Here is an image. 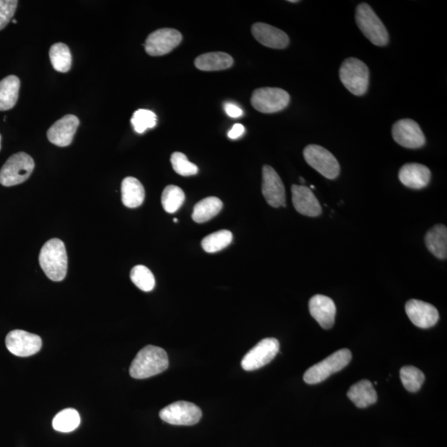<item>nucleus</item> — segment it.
Returning a JSON list of instances; mask_svg holds the SVG:
<instances>
[{
    "instance_id": "2",
    "label": "nucleus",
    "mask_w": 447,
    "mask_h": 447,
    "mask_svg": "<svg viewBox=\"0 0 447 447\" xmlns=\"http://www.w3.org/2000/svg\"><path fill=\"white\" fill-rule=\"evenodd\" d=\"M39 264L48 278L54 282H60L66 278L68 254L61 239H50L43 246L39 254Z\"/></svg>"
},
{
    "instance_id": "5",
    "label": "nucleus",
    "mask_w": 447,
    "mask_h": 447,
    "mask_svg": "<svg viewBox=\"0 0 447 447\" xmlns=\"http://www.w3.org/2000/svg\"><path fill=\"white\" fill-rule=\"evenodd\" d=\"M352 354L348 349H341L306 371L303 379L306 384H316L339 372L349 365Z\"/></svg>"
},
{
    "instance_id": "4",
    "label": "nucleus",
    "mask_w": 447,
    "mask_h": 447,
    "mask_svg": "<svg viewBox=\"0 0 447 447\" xmlns=\"http://www.w3.org/2000/svg\"><path fill=\"white\" fill-rule=\"evenodd\" d=\"M340 79L350 93L361 97L369 88L370 70L361 60L350 58L341 64Z\"/></svg>"
},
{
    "instance_id": "35",
    "label": "nucleus",
    "mask_w": 447,
    "mask_h": 447,
    "mask_svg": "<svg viewBox=\"0 0 447 447\" xmlns=\"http://www.w3.org/2000/svg\"><path fill=\"white\" fill-rule=\"evenodd\" d=\"M17 0H0V30L11 21L18 7Z\"/></svg>"
},
{
    "instance_id": "19",
    "label": "nucleus",
    "mask_w": 447,
    "mask_h": 447,
    "mask_svg": "<svg viewBox=\"0 0 447 447\" xmlns=\"http://www.w3.org/2000/svg\"><path fill=\"white\" fill-rule=\"evenodd\" d=\"M293 203L297 212L306 217H316L323 212L318 198L306 185H293Z\"/></svg>"
},
{
    "instance_id": "43",
    "label": "nucleus",
    "mask_w": 447,
    "mask_h": 447,
    "mask_svg": "<svg viewBox=\"0 0 447 447\" xmlns=\"http://www.w3.org/2000/svg\"><path fill=\"white\" fill-rule=\"evenodd\" d=\"M311 188L314 189L315 188L314 185H311Z\"/></svg>"
},
{
    "instance_id": "29",
    "label": "nucleus",
    "mask_w": 447,
    "mask_h": 447,
    "mask_svg": "<svg viewBox=\"0 0 447 447\" xmlns=\"http://www.w3.org/2000/svg\"><path fill=\"white\" fill-rule=\"evenodd\" d=\"M233 240V235L227 230H222L210 234L202 241L205 252L217 253L227 247Z\"/></svg>"
},
{
    "instance_id": "1",
    "label": "nucleus",
    "mask_w": 447,
    "mask_h": 447,
    "mask_svg": "<svg viewBox=\"0 0 447 447\" xmlns=\"http://www.w3.org/2000/svg\"><path fill=\"white\" fill-rule=\"evenodd\" d=\"M168 365V356L163 349L147 345L135 356L130 366L129 374L134 379H148L164 372Z\"/></svg>"
},
{
    "instance_id": "27",
    "label": "nucleus",
    "mask_w": 447,
    "mask_h": 447,
    "mask_svg": "<svg viewBox=\"0 0 447 447\" xmlns=\"http://www.w3.org/2000/svg\"><path fill=\"white\" fill-rule=\"evenodd\" d=\"M49 57L57 72L66 73L71 69L72 58L68 45L63 43L53 44L49 50Z\"/></svg>"
},
{
    "instance_id": "22",
    "label": "nucleus",
    "mask_w": 447,
    "mask_h": 447,
    "mask_svg": "<svg viewBox=\"0 0 447 447\" xmlns=\"http://www.w3.org/2000/svg\"><path fill=\"white\" fill-rule=\"evenodd\" d=\"M234 60L225 53H209L200 55L195 60V66L200 71L215 72L232 67Z\"/></svg>"
},
{
    "instance_id": "30",
    "label": "nucleus",
    "mask_w": 447,
    "mask_h": 447,
    "mask_svg": "<svg viewBox=\"0 0 447 447\" xmlns=\"http://www.w3.org/2000/svg\"><path fill=\"white\" fill-rule=\"evenodd\" d=\"M185 193L177 185H170L165 188L162 194V205L168 213H175L185 202Z\"/></svg>"
},
{
    "instance_id": "6",
    "label": "nucleus",
    "mask_w": 447,
    "mask_h": 447,
    "mask_svg": "<svg viewBox=\"0 0 447 447\" xmlns=\"http://www.w3.org/2000/svg\"><path fill=\"white\" fill-rule=\"evenodd\" d=\"M35 163L31 156L20 152L9 157L0 170V184L13 187L21 184L31 176Z\"/></svg>"
},
{
    "instance_id": "24",
    "label": "nucleus",
    "mask_w": 447,
    "mask_h": 447,
    "mask_svg": "<svg viewBox=\"0 0 447 447\" xmlns=\"http://www.w3.org/2000/svg\"><path fill=\"white\" fill-rule=\"evenodd\" d=\"M122 203L128 208H137L144 203L145 190L137 178L128 177L122 184Z\"/></svg>"
},
{
    "instance_id": "8",
    "label": "nucleus",
    "mask_w": 447,
    "mask_h": 447,
    "mask_svg": "<svg viewBox=\"0 0 447 447\" xmlns=\"http://www.w3.org/2000/svg\"><path fill=\"white\" fill-rule=\"evenodd\" d=\"M290 102V95L281 88L256 89L251 97L253 107L264 114L282 112Z\"/></svg>"
},
{
    "instance_id": "39",
    "label": "nucleus",
    "mask_w": 447,
    "mask_h": 447,
    "mask_svg": "<svg viewBox=\"0 0 447 447\" xmlns=\"http://www.w3.org/2000/svg\"><path fill=\"white\" fill-rule=\"evenodd\" d=\"M1 142H2V137H1V134H0V149H1Z\"/></svg>"
},
{
    "instance_id": "20",
    "label": "nucleus",
    "mask_w": 447,
    "mask_h": 447,
    "mask_svg": "<svg viewBox=\"0 0 447 447\" xmlns=\"http://www.w3.org/2000/svg\"><path fill=\"white\" fill-rule=\"evenodd\" d=\"M431 171L425 165L410 163L403 166L399 170L400 182L405 187L420 190L426 187L431 181Z\"/></svg>"
},
{
    "instance_id": "3",
    "label": "nucleus",
    "mask_w": 447,
    "mask_h": 447,
    "mask_svg": "<svg viewBox=\"0 0 447 447\" xmlns=\"http://www.w3.org/2000/svg\"><path fill=\"white\" fill-rule=\"evenodd\" d=\"M355 20L360 31L375 46L383 47L389 43V33L383 22L377 16L368 4L358 5L355 12Z\"/></svg>"
},
{
    "instance_id": "37",
    "label": "nucleus",
    "mask_w": 447,
    "mask_h": 447,
    "mask_svg": "<svg viewBox=\"0 0 447 447\" xmlns=\"http://www.w3.org/2000/svg\"><path fill=\"white\" fill-rule=\"evenodd\" d=\"M245 132L244 125L241 124H235L232 129L228 133V137L231 139H237L242 136Z\"/></svg>"
},
{
    "instance_id": "28",
    "label": "nucleus",
    "mask_w": 447,
    "mask_h": 447,
    "mask_svg": "<svg viewBox=\"0 0 447 447\" xmlns=\"http://www.w3.org/2000/svg\"><path fill=\"white\" fill-rule=\"evenodd\" d=\"M80 424L78 411L73 409H66L58 413L53 421V429L60 433H68L77 429Z\"/></svg>"
},
{
    "instance_id": "21",
    "label": "nucleus",
    "mask_w": 447,
    "mask_h": 447,
    "mask_svg": "<svg viewBox=\"0 0 447 447\" xmlns=\"http://www.w3.org/2000/svg\"><path fill=\"white\" fill-rule=\"evenodd\" d=\"M348 396L355 405L360 409L367 408V406L375 404L377 400H378V395H377L372 383L366 379L361 380L351 386Z\"/></svg>"
},
{
    "instance_id": "40",
    "label": "nucleus",
    "mask_w": 447,
    "mask_h": 447,
    "mask_svg": "<svg viewBox=\"0 0 447 447\" xmlns=\"http://www.w3.org/2000/svg\"><path fill=\"white\" fill-rule=\"evenodd\" d=\"M173 222L175 223H178V220L175 218V219H173Z\"/></svg>"
},
{
    "instance_id": "31",
    "label": "nucleus",
    "mask_w": 447,
    "mask_h": 447,
    "mask_svg": "<svg viewBox=\"0 0 447 447\" xmlns=\"http://www.w3.org/2000/svg\"><path fill=\"white\" fill-rule=\"evenodd\" d=\"M400 378L405 389L411 393H416L424 384L425 375L421 371L414 366H404L400 370Z\"/></svg>"
},
{
    "instance_id": "41",
    "label": "nucleus",
    "mask_w": 447,
    "mask_h": 447,
    "mask_svg": "<svg viewBox=\"0 0 447 447\" xmlns=\"http://www.w3.org/2000/svg\"><path fill=\"white\" fill-rule=\"evenodd\" d=\"M300 180L301 181V183H305V180L303 178H300Z\"/></svg>"
},
{
    "instance_id": "16",
    "label": "nucleus",
    "mask_w": 447,
    "mask_h": 447,
    "mask_svg": "<svg viewBox=\"0 0 447 447\" xmlns=\"http://www.w3.org/2000/svg\"><path fill=\"white\" fill-rule=\"evenodd\" d=\"M79 124L80 120L75 115H65L48 129V139L49 141L58 147L69 146L73 141Z\"/></svg>"
},
{
    "instance_id": "26",
    "label": "nucleus",
    "mask_w": 447,
    "mask_h": 447,
    "mask_svg": "<svg viewBox=\"0 0 447 447\" xmlns=\"http://www.w3.org/2000/svg\"><path fill=\"white\" fill-rule=\"evenodd\" d=\"M223 208V203L217 198L209 197L195 204L193 219L195 222L205 223L217 215Z\"/></svg>"
},
{
    "instance_id": "25",
    "label": "nucleus",
    "mask_w": 447,
    "mask_h": 447,
    "mask_svg": "<svg viewBox=\"0 0 447 447\" xmlns=\"http://www.w3.org/2000/svg\"><path fill=\"white\" fill-rule=\"evenodd\" d=\"M20 80L16 75H8L0 80V112L11 109L18 99Z\"/></svg>"
},
{
    "instance_id": "9",
    "label": "nucleus",
    "mask_w": 447,
    "mask_h": 447,
    "mask_svg": "<svg viewBox=\"0 0 447 447\" xmlns=\"http://www.w3.org/2000/svg\"><path fill=\"white\" fill-rule=\"evenodd\" d=\"M160 419L172 425L193 426L199 423L203 411L190 402L178 401L160 411Z\"/></svg>"
},
{
    "instance_id": "7",
    "label": "nucleus",
    "mask_w": 447,
    "mask_h": 447,
    "mask_svg": "<svg viewBox=\"0 0 447 447\" xmlns=\"http://www.w3.org/2000/svg\"><path fill=\"white\" fill-rule=\"evenodd\" d=\"M306 162L328 179H335L340 174L338 159L328 149L320 145L310 144L303 151Z\"/></svg>"
},
{
    "instance_id": "12",
    "label": "nucleus",
    "mask_w": 447,
    "mask_h": 447,
    "mask_svg": "<svg viewBox=\"0 0 447 447\" xmlns=\"http://www.w3.org/2000/svg\"><path fill=\"white\" fill-rule=\"evenodd\" d=\"M5 345L10 353L18 357H28L41 350L43 341L38 335L23 330H14L7 335Z\"/></svg>"
},
{
    "instance_id": "15",
    "label": "nucleus",
    "mask_w": 447,
    "mask_h": 447,
    "mask_svg": "<svg viewBox=\"0 0 447 447\" xmlns=\"http://www.w3.org/2000/svg\"><path fill=\"white\" fill-rule=\"evenodd\" d=\"M405 310L411 323L419 328H433L439 320L438 309L423 301L409 300L406 303Z\"/></svg>"
},
{
    "instance_id": "32",
    "label": "nucleus",
    "mask_w": 447,
    "mask_h": 447,
    "mask_svg": "<svg viewBox=\"0 0 447 447\" xmlns=\"http://www.w3.org/2000/svg\"><path fill=\"white\" fill-rule=\"evenodd\" d=\"M130 279L134 285L144 292H150L155 287L153 273L144 265L135 266L130 272Z\"/></svg>"
},
{
    "instance_id": "13",
    "label": "nucleus",
    "mask_w": 447,
    "mask_h": 447,
    "mask_svg": "<svg viewBox=\"0 0 447 447\" xmlns=\"http://www.w3.org/2000/svg\"><path fill=\"white\" fill-rule=\"evenodd\" d=\"M392 135L397 144L406 149H420L426 144L424 132L419 124L413 119H404L394 123Z\"/></svg>"
},
{
    "instance_id": "18",
    "label": "nucleus",
    "mask_w": 447,
    "mask_h": 447,
    "mask_svg": "<svg viewBox=\"0 0 447 447\" xmlns=\"http://www.w3.org/2000/svg\"><path fill=\"white\" fill-rule=\"evenodd\" d=\"M253 36L264 46L274 49H284L289 46V38L282 30L264 23L253 25Z\"/></svg>"
},
{
    "instance_id": "17",
    "label": "nucleus",
    "mask_w": 447,
    "mask_h": 447,
    "mask_svg": "<svg viewBox=\"0 0 447 447\" xmlns=\"http://www.w3.org/2000/svg\"><path fill=\"white\" fill-rule=\"evenodd\" d=\"M309 311L323 329L328 330L334 325L336 306L333 299L324 295H315L309 301Z\"/></svg>"
},
{
    "instance_id": "42",
    "label": "nucleus",
    "mask_w": 447,
    "mask_h": 447,
    "mask_svg": "<svg viewBox=\"0 0 447 447\" xmlns=\"http://www.w3.org/2000/svg\"><path fill=\"white\" fill-rule=\"evenodd\" d=\"M13 23H18V22H17V20L13 19Z\"/></svg>"
},
{
    "instance_id": "11",
    "label": "nucleus",
    "mask_w": 447,
    "mask_h": 447,
    "mask_svg": "<svg viewBox=\"0 0 447 447\" xmlns=\"http://www.w3.org/2000/svg\"><path fill=\"white\" fill-rule=\"evenodd\" d=\"M182 40V34L178 30L161 28L149 34L144 48L150 56H163L177 48Z\"/></svg>"
},
{
    "instance_id": "14",
    "label": "nucleus",
    "mask_w": 447,
    "mask_h": 447,
    "mask_svg": "<svg viewBox=\"0 0 447 447\" xmlns=\"http://www.w3.org/2000/svg\"><path fill=\"white\" fill-rule=\"evenodd\" d=\"M262 193L266 202L271 207H286V193L282 179L276 171L269 165L263 168Z\"/></svg>"
},
{
    "instance_id": "23",
    "label": "nucleus",
    "mask_w": 447,
    "mask_h": 447,
    "mask_svg": "<svg viewBox=\"0 0 447 447\" xmlns=\"http://www.w3.org/2000/svg\"><path fill=\"white\" fill-rule=\"evenodd\" d=\"M426 247L440 259L447 258V228L444 225H436L425 236Z\"/></svg>"
},
{
    "instance_id": "10",
    "label": "nucleus",
    "mask_w": 447,
    "mask_h": 447,
    "mask_svg": "<svg viewBox=\"0 0 447 447\" xmlns=\"http://www.w3.org/2000/svg\"><path fill=\"white\" fill-rule=\"evenodd\" d=\"M279 343L275 338L264 339L244 356L241 366L246 371H253L264 367L272 361L279 351Z\"/></svg>"
},
{
    "instance_id": "33",
    "label": "nucleus",
    "mask_w": 447,
    "mask_h": 447,
    "mask_svg": "<svg viewBox=\"0 0 447 447\" xmlns=\"http://www.w3.org/2000/svg\"><path fill=\"white\" fill-rule=\"evenodd\" d=\"M133 127L138 134H143L149 129H153L157 124V115L149 109H139L133 114L131 119Z\"/></svg>"
},
{
    "instance_id": "38",
    "label": "nucleus",
    "mask_w": 447,
    "mask_h": 447,
    "mask_svg": "<svg viewBox=\"0 0 447 447\" xmlns=\"http://www.w3.org/2000/svg\"><path fill=\"white\" fill-rule=\"evenodd\" d=\"M290 3H298L299 1H298V0H290V1H289Z\"/></svg>"
},
{
    "instance_id": "34",
    "label": "nucleus",
    "mask_w": 447,
    "mask_h": 447,
    "mask_svg": "<svg viewBox=\"0 0 447 447\" xmlns=\"http://www.w3.org/2000/svg\"><path fill=\"white\" fill-rule=\"evenodd\" d=\"M171 163L176 173L183 177H189L198 173L197 165L190 163L184 154L176 152L171 156Z\"/></svg>"
},
{
    "instance_id": "36",
    "label": "nucleus",
    "mask_w": 447,
    "mask_h": 447,
    "mask_svg": "<svg viewBox=\"0 0 447 447\" xmlns=\"http://www.w3.org/2000/svg\"><path fill=\"white\" fill-rule=\"evenodd\" d=\"M224 109L226 114L231 118H239L242 117L244 112L242 109L234 103L227 102L224 104Z\"/></svg>"
}]
</instances>
